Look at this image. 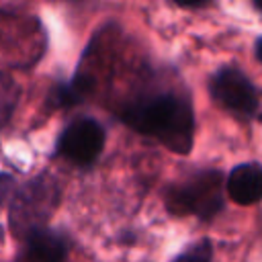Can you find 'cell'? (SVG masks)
I'll return each mask as SVG.
<instances>
[{"instance_id": "1", "label": "cell", "mask_w": 262, "mask_h": 262, "mask_svg": "<svg viewBox=\"0 0 262 262\" xmlns=\"http://www.w3.org/2000/svg\"><path fill=\"white\" fill-rule=\"evenodd\" d=\"M121 119L133 129L156 137L176 154H188L194 141V113L188 98L162 92L123 108Z\"/></svg>"}, {"instance_id": "2", "label": "cell", "mask_w": 262, "mask_h": 262, "mask_svg": "<svg viewBox=\"0 0 262 262\" xmlns=\"http://www.w3.org/2000/svg\"><path fill=\"white\" fill-rule=\"evenodd\" d=\"M57 203V188L51 178L35 176L25 186L16 188L10 199L8 225L14 235L27 237L31 231L45 227Z\"/></svg>"}, {"instance_id": "3", "label": "cell", "mask_w": 262, "mask_h": 262, "mask_svg": "<svg viewBox=\"0 0 262 262\" xmlns=\"http://www.w3.org/2000/svg\"><path fill=\"white\" fill-rule=\"evenodd\" d=\"M225 180L217 170L194 174L188 182L172 184L166 190V207L174 215H196L211 219L223 207Z\"/></svg>"}, {"instance_id": "4", "label": "cell", "mask_w": 262, "mask_h": 262, "mask_svg": "<svg viewBox=\"0 0 262 262\" xmlns=\"http://www.w3.org/2000/svg\"><path fill=\"white\" fill-rule=\"evenodd\" d=\"M211 96L225 111L250 117L260 106V94L252 80L237 68L225 66L211 80Z\"/></svg>"}, {"instance_id": "5", "label": "cell", "mask_w": 262, "mask_h": 262, "mask_svg": "<svg viewBox=\"0 0 262 262\" xmlns=\"http://www.w3.org/2000/svg\"><path fill=\"white\" fill-rule=\"evenodd\" d=\"M104 139L106 135L98 121L90 117H80L61 131L55 151L74 164L86 166L100 156L104 147Z\"/></svg>"}, {"instance_id": "6", "label": "cell", "mask_w": 262, "mask_h": 262, "mask_svg": "<svg viewBox=\"0 0 262 262\" xmlns=\"http://www.w3.org/2000/svg\"><path fill=\"white\" fill-rule=\"evenodd\" d=\"M225 192L237 205H256L262 201V166L258 162L237 164L225 178Z\"/></svg>"}, {"instance_id": "7", "label": "cell", "mask_w": 262, "mask_h": 262, "mask_svg": "<svg viewBox=\"0 0 262 262\" xmlns=\"http://www.w3.org/2000/svg\"><path fill=\"white\" fill-rule=\"evenodd\" d=\"M25 242H27V254L33 262H66L68 258L66 239L47 227L31 231L25 237Z\"/></svg>"}, {"instance_id": "8", "label": "cell", "mask_w": 262, "mask_h": 262, "mask_svg": "<svg viewBox=\"0 0 262 262\" xmlns=\"http://www.w3.org/2000/svg\"><path fill=\"white\" fill-rule=\"evenodd\" d=\"M92 78L86 76V74H76L68 84H57L51 92H49V104L53 108H68V106H74L78 102L84 100V96L92 90Z\"/></svg>"}, {"instance_id": "9", "label": "cell", "mask_w": 262, "mask_h": 262, "mask_svg": "<svg viewBox=\"0 0 262 262\" xmlns=\"http://www.w3.org/2000/svg\"><path fill=\"white\" fill-rule=\"evenodd\" d=\"M18 92L20 90H18L16 82L8 74L0 72V129L10 121L16 100H18Z\"/></svg>"}, {"instance_id": "10", "label": "cell", "mask_w": 262, "mask_h": 262, "mask_svg": "<svg viewBox=\"0 0 262 262\" xmlns=\"http://www.w3.org/2000/svg\"><path fill=\"white\" fill-rule=\"evenodd\" d=\"M172 262H211V246L207 239L201 244H194L192 248L176 256Z\"/></svg>"}, {"instance_id": "11", "label": "cell", "mask_w": 262, "mask_h": 262, "mask_svg": "<svg viewBox=\"0 0 262 262\" xmlns=\"http://www.w3.org/2000/svg\"><path fill=\"white\" fill-rule=\"evenodd\" d=\"M14 190H16L14 178L10 174H6V172H0V209L12 199Z\"/></svg>"}, {"instance_id": "12", "label": "cell", "mask_w": 262, "mask_h": 262, "mask_svg": "<svg viewBox=\"0 0 262 262\" xmlns=\"http://www.w3.org/2000/svg\"><path fill=\"white\" fill-rule=\"evenodd\" d=\"M256 57L262 61V37L256 41Z\"/></svg>"}, {"instance_id": "13", "label": "cell", "mask_w": 262, "mask_h": 262, "mask_svg": "<svg viewBox=\"0 0 262 262\" xmlns=\"http://www.w3.org/2000/svg\"><path fill=\"white\" fill-rule=\"evenodd\" d=\"M254 8H256V10H260V12H262V0H256V2H254Z\"/></svg>"}]
</instances>
